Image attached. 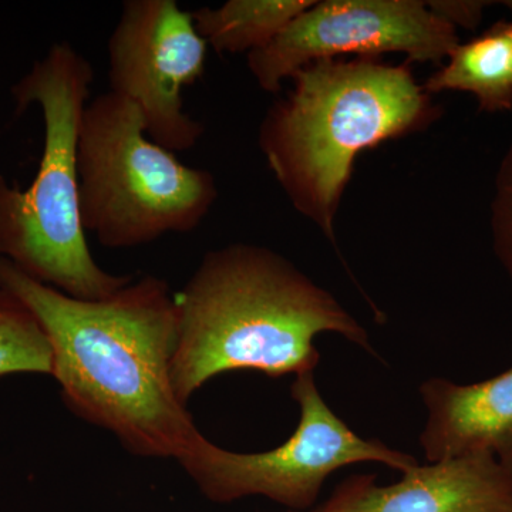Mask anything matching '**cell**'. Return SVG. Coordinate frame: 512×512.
<instances>
[{
    "mask_svg": "<svg viewBox=\"0 0 512 512\" xmlns=\"http://www.w3.org/2000/svg\"><path fill=\"white\" fill-rule=\"evenodd\" d=\"M0 289L45 330L70 412L110 431L134 456L178 461L190 453L202 433L171 382L177 308L164 279L143 276L109 298L84 301L0 256Z\"/></svg>",
    "mask_w": 512,
    "mask_h": 512,
    "instance_id": "1",
    "label": "cell"
},
{
    "mask_svg": "<svg viewBox=\"0 0 512 512\" xmlns=\"http://www.w3.org/2000/svg\"><path fill=\"white\" fill-rule=\"evenodd\" d=\"M171 382L187 406L224 373L269 377L315 372L316 336L339 333L375 355L366 329L340 303L269 249L229 245L202 258L175 293Z\"/></svg>",
    "mask_w": 512,
    "mask_h": 512,
    "instance_id": "2",
    "label": "cell"
},
{
    "mask_svg": "<svg viewBox=\"0 0 512 512\" xmlns=\"http://www.w3.org/2000/svg\"><path fill=\"white\" fill-rule=\"evenodd\" d=\"M269 111L261 147L293 205L333 239V217L360 151L423 120L427 100L407 66L318 60Z\"/></svg>",
    "mask_w": 512,
    "mask_h": 512,
    "instance_id": "3",
    "label": "cell"
},
{
    "mask_svg": "<svg viewBox=\"0 0 512 512\" xmlns=\"http://www.w3.org/2000/svg\"><path fill=\"white\" fill-rule=\"evenodd\" d=\"M94 72L70 43H55L13 86L18 113L37 104L45 147L28 190L0 174V256L30 278L84 299L109 298L133 281L97 264L80 212L77 140Z\"/></svg>",
    "mask_w": 512,
    "mask_h": 512,
    "instance_id": "4",
    "label": "cell"
},
{
    "mask_svg": "<svg viewBox=\"0 0 512 512\" xmlns=\"http://www.w3.org/2000/svg\"><path fill=\"white\" fill-rule=\"evenodd\" d=\"M77 170L83 227L106 248L194 231L218 197L214 175L154 143L140 110L110 90L83 111Z\"/></svg>",
    "mask_w": 512,
    "mask_h": 512,
    "instance_id": "5",
    "label": "cell"
},
{
    "mask_svg": "<svg viewBox=\"0 0 512 512\" xmlns=\"http://www.w3.org/2000/svg\"><path fill=\"white\" fill-rule=\"evenodd\" d=\"M291 396L301 410L299 424L281 446L262 453H235L201 436L178 460L205 498L227 504L265 497L289 511L311 510L323 484L340 468L379 463L404 473L417 460L377 439H363L333 412L313 372L295 376Z\"/></svg>",
    "mask_w": 512,
    "mask_h": 512,
    "instance_id": "6",
    "label": "cell"
},
{
    "mask_svg": "<svg viewBox=\"0 0 512 512\" xmlns=\"http://www.w3.org/2000/svg\"><path fill=\"white\" fill-rule=\"evenodd\" d=\"M204 37L175 0H127L111 33L110 92L140 110L147 136L167 150H191L204 126L185 111L184 89L207 63Z\"/></svg>",
    "mask_w": 512,
    "mask_h": 512,
    "instance_id": "7",
    "label": "cell"
},
{
    "mask_svg": "<svg viewBox=\"0 0 512 512\" xmlns=\"http://www.w3.org/2000/svg\"><path fill=\"white\" fill-rule=\"evenodd\" d=\"M458 45L456 26L416 0L315 2L264 49L248 55L261 89L281 90L303 67L339 55L402 52L410 62H441Z\"/></svg>",
    "mask_w": 512,
    "mask_h": 512,
    "instance_id": "8",
    "label": "cell"
},
{
    "mask_svg": "<svg viewBox=\"0 0 512 512\" xmlns=\"http://www.w3.org/2000/svg\"><path fill=\"white\" fill-rule=\"evenodd\" d=\"M402 480L376 476L340 483L319 512H512V468L491 454H470L414 466Z\"/></svg>",
    "mask_w": 512,
    "mask_h": 512,
    "instance_id": "9",
    "label": "cell"
},
{
    "mask_svg": "<svg viewBox=\"0 0 512 512\" xmlns=\"http://www.w3.org/2000/svg\"><path fill=\"white\" fill-rule=\"evenodd\" d=\"M420 394L429 412L420 446L430 463L491 454L512 468V367L471 384L434 377Z\"/></svg>",
    "mask_w": 512,
    "mask_h": 512,
    "instance_id": "10",
    "label": "cell"
},
{
    "mask_svg": "<svg viewBox=\"0 0 512 512\" xmlns=\"http://www.w3.org/2000/svg\"><path fill=\"white\" fill-rule=\"evenodd\" d=\"M429 92L474 94L480 109H512V23L498 22L484 35L454 47L448 63L426 83Z\"/></svg>",
    "mask_w": 512,
    "mask_h": 512,
    "instance_id": "11",
    "label": "cell"
},
{
    "mask_svg": "<svg viewBox=\"0 0 512 512\" xmlns=\"http://www.w3.org/2000/svg\"><path fill=\"white\" fill-rule=\"evenodd\" d=\"M315 2L309 0H229L220 8L191 12L195 28L220 53L264 49Z\"/></svg>",
    "mask_w": 512,
    "mask_h": 512,
    "instance_id": "12",
    "label": "cell"
},
{
    "mask_svg": "<svg viewBox=\"0 0 512 512\" xmlns=\"http://www.w3.org/2000/svg\"><path fill=\"white\" fill-rule=\"evenodd\" d=\"M52 348L36 316L12 293L0 289V377L52 375Z\"/></svg>",
    "mask_w": 512,
    "mask_h": 512,
    "instance_id": "13",
    "label": "cell"
},
{
    "mask_svg": "<svg viewBox=\"0 0 512 512\" xmlns=\"http://www.w3.org/2000/svg\"><path fill=\"white\" fill-rule=\"evenodd\" d=\"M494 249L512 284V146L505 154L495 184L493 201Z\"/></svg>",
    "mask_w": 512,
    "mask_h": 512,
    "instance_id": "14",
    "label": "cell"
},
{
    "mask_svg": "<svg viewBox=\"0 0 512 512\" xmlns=\"http://www.w3.org/2000/svg\"><path fill=\"white\" fill-rule=\"evenodd\" d=\"M430 9L436 15L446 19L451 25H461L464 28H474L483 15V2H434Z\"/></svg>",
    "mask_w": 512,
    "mask_h": 512,
    "instance_id": "15",
    "label": "cell"
},
{
    "mask_svg": "<svg viewBox=\"0 0 512 512\" xmlns=\"http://www.w3.org/2000/svg\"><path fill=\"white\" fill-rule=\"evenodd\" d=\"M288 512H319V511L316 510V508H315V510H312V511H288Z\"/></svg>",
    "mask_w": 512,
    "mask_h": 512,
    "instance_id": "16",
    "label": "cell"
},
{
    "mask_svg": "<svg viewBox=\"0 0 512 512\" xmlns=\"http://www.w3.org/2000/svg\"><path fill=\"white\" fill-rule=\"evenodd\" d=\"M507 5H510V8L512 9V2H508Z\"/></svg>",
    "mask_w": 512,
    "mask_h": 512,
    "instance_id": "17",
    "label": "cell"
}]
</instances>
